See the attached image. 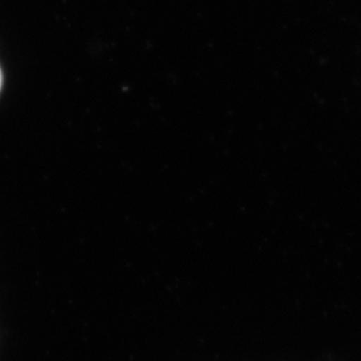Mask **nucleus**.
Segmentation results:
<instances>
[{
  "mask_svg": "<svg viewBox=\"0 0 361 361\" xmlns=\"http://www.w3.org/2000/svg\"><path fill=\"white\" fill-rule=\"evenodd\" d=\"M0 86H1V73H0Z\"/></svg>",
  "mask_w": 361,
  "mask_h": 361,
  "instance_id": "1",
  "label": "nucleus"
}]
</instances>
